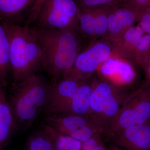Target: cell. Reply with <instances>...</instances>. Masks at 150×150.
<instances>
[{
    "label": "cell",
    "mask_w": 150,
    "mask_h": 150,
    "mask_svg": "<svg viewBox=\"0 0 150 150\" xmlns=\"http://www.w3.org/2000/svg\"><path fill=\"white\" fill-rule=\"evenodd\" d=\"M34 27L40 47L42 68L51 83H54L71 70L80 53L79 30Z\"/></svg>",
    "instance_id": "1"
},
{
    "label": "cell",
    "mask_w": 150,
    "mask_h": 150,
    "mask_svg": "<svg viewBox=\"0 0 150 150\" xmlns=\"http://www.w3.org/2000/svg\"><path fill=\"white\" fill-rule=\"evenodd\" d=\"M8 35L13 85L39 73L41 54L34 26L1 22Z\"/></svg>",
    "instance_id": "2"
},
{
    "label": "cell",
    "mask_w": 150,
    "mask_h": 150,
    "mask_svg": "<svg viewBox=\"0 0 150 150\" xmlns=\"http://www.w3.org/2000/svg\"><path fill=\"white\" fill-rule=\"evenodd\" d=\"M13 86L8 103L18 126L26 130L45 109L51 83L48 78L38 73Z\"/></svg>",
    "instance_id": "3"
},
{
    "label": "cell",
    "mask_w": 150,
    "mask_h": 150,
    "mask_svg": "<svg viewBox=\"0 0 150 150\" xmlns=\"http://www.w3.org/2000/svg\"><path fill=\"white\" fill-rule=\"evenodd\" d=\"M105 80H93L88 116L99 127L103 134L110 129L129 93Z\"/></svg>",
    "instance_id": "4"
},
{
    "label": "cell",
    "mask_w": 150,
    "mask_h": 150,
    "mask_svg": "<svg viewBox=\"0 0 150 150\" xmlns=\"http://www.w3.org/2000/svg\"><path fill=\"white\" fill-rule=\"evenodd\" d=\"M80 11L75 0H46L33 23L40 28L79 31Z\"/></svg>",
    "instance_id": "5"
},
{
    "label": "cell",
    "mask_w": 150,
    "mask_h": 150,
    "mask_svg": "<svg viewBox=\"0 0 150 150\" xmlns=\"http://www.w3.org/2000/svg\"><path fill=\"white\" fill-rule=\"evenodd\" d=\"M150 120V80L130 93L118 115L106 133L118 132Z\"/></svg>",
    "instance_id": "6"
},
{
    "label": "cell",
    "mask_w": 150,
    "mask_h": 150,
    "mask_svg": "<svg viewBox=\"0 0 150 150\" xmlns=\"http://www.w3.org/2000/svg\"><path fill=\"white\" fill-rule=\"evenodd\" d=\"M46 125L60 134L79 141L86 142L102 131L88 115L60 114L46 116Z\"/></svg>",
    "instance_id": "7"
},
{
    "label": "cell",
    "mask_w": 150,
    "mask_h": 150,
    "mask_svg": "<svg viewBox=\"0 0 150 150\" xmlns=\"http://www.w3.org/2000/svg\"><path fill=\"white\" fill-rule=\"evenodd\" d=\"M111 48L107 43L99 42L80 52L71 70L64 78L86 80L110 58Z\"/></svg>",
    "instance_id": "8"
},
{
    "label": "cell",
    "mask_w": 150,
    "mask_h": 150,
    "mask_svg": "<svg viewBox=\"0 0 150 150\" xmlns=\"http://www.w3.org/2000/svg\"><path fill=\"white\" fill-rule=\"evenodd\" d=\"M103 136L122 150H150V120Z\"/></svg>",
    "instance_id": "9"
},
{
    "label": "cell",
    "mask_w": 150,
    "mask_h": 150,
    "mask_svg": "<svg viewBox=\"0 0 150 150\" xmlns=\"http://www.w3.org/2000/svg\"><path fill=\"white\" fill-rule=\"evenodd\" d=\"M84 81L66 77L51 83L48 101L44 110L47 115L64 114Z\"/></svg>",
    "instance_id": "10"
},
{
    "label": "cell",
    "mask_w": 150,
    "mask_h": 150,
    "mask_svg": "<svg viewBox=\"0 0 150 150\" xmlns=\"http://www.w3.org/2000/svg\"><path fill=\"white\" fill-rule=\"evenodd\" d=\"M98 69L108 82L121 89L134 82L137 78L136 70L130 63L112 57L103 63Z\"/></svg>",
    "instance_id": "11"
},
{
    "label": "cell",
    "mask_w": 150,
    "mask_h": 150,
    "mask_svg": "<svg viewBox=\"0 0 150 150\" xmlns=\"http://www.w3.org/2000/svg\"><path fill=\"white\" fill-rule=\"evenodd\" d=\"M79 20V30L89 36H101L108 28V14L95 9L80 8Z\"/></svg>",
    "instance_id": "12"
},
{
    "label": "cell",
    "mask_w": 150,
    "mask_h": 150,
    "mask_svg": "<svg viewBox=\"0 0 150 150\" xmlns=\"http://www.w3.org/2000/svg\"><path fill=\"white\" fill-rule=\"evenodd\" d=\"M37 0H0V21L22 24Z\"/></svg>",
    "instance_id": "13"
},
{
    "label": "cell",
    "mask_w": 150,
    "mask_h": 150,
    "mask_svg": "<svg viewBox=\"0 0 150 150\" xmlns=\"http://www.w3.org/2000/svg\"><path fill=\"white\" fill-rule=\"evenodd\" d=\"M18 126L4 92L0 95V150L4 149L8 144Z\"/></svg>",
    "instance_id": "14"
},
{
    "label": "cell",
    "mask_w": 150,
    "mask_h": 150,
    "mask_svg": "<svg viewBox=\"0 0 150 150\" xmlns=\"http://www.w3.org/2000/svg\"><path fill=\"white\" fill-rule=\"evenodd\" d=\"M86 80L80 86L63 114L88 115L90 109L93 80Z\"/></svg>",
    "instance_id": "15"
},
{
    "label": "cell",
    "mask_w": 150,
    "mask_h": 150,
    "mask_svg": "<svg viewBox=\"0 0 150 150\" xmlns=\"http://www.w3.org/2000/svg\"><path fill=\"white\" fill-rule=\"evenodd\" d=\"M140 15L125 6L114 10L108 14V31L111 34H117L128 29L138 21Z\"/></svg>",
    "instance_id": "16"
},
{
    "label": "cell",
    "mask_w": 150,
    "mask_h": 150,
    "mask_svg": "<svg viewBox=\"0 0 150 150\" xmlns=\"http://www.w3.org/2000/svg\"><path fill=\"white\" fill-rule=\"evenodd\" d=\"M11 73L10 62V45L8 35L6 28L0 22V83H6L9 74Z\"/></svg>",
    "instance_id": "17"
},
{
    "label": "cell",
    "mask_w": 150,
    "mask_h": 150,
    "mask_svg": "<svg viewBox=\"0 0 150 150\" xmlns=\"http://www.w3.org/2000/svg\"><path fill=\"white\" fill-rule=\"evenodd\" d=\"M51 138L53 150H81L82 143L71 137L60 134L48 125L43 127Z\"/></svg>",
    "instance_id": "18"
},
{
    "label": "cell",
    "mask_w": 150,
    "mask_h": 150,
    "mask_svg": "<svg viewBox=\"0 0 150 150\" xmlns=\"http://www.w3.org/2000/svg\"><path fill=\"white\" fill-rule=\"evenodd\" d=\"M25 150H53L51 138L43 129L30 138Z\"/></svg>",
    "instance_id": "19"
},
{
    "label": "cell",
    "mask_w": 150,
    "mask_h": 150,
    "mask_svg": "<svg viewBox=\"0 0 150 150\" xmlns=\"http://www.w3.org/2000/svg\"><path fill=\"white\" fill-rule=\"evenodd\" d=\"M150 49V34L145 33L136 44L133 51L137 64L141 66Z\"/></svg>",
    "instance_id": "20"
},
{
    "label": "cell",
    "mask_w": 150,
    "mask_h": 150,
    "mask_svg": "<svg viewBox=\"0 0 150 150\" xmlns=\"http://www.w3.org/2000/svg\"><path fill=\"white\" fill-rule=\"evenodd\" d=\"M145 33L139 25L131 26L125 31L123 35L124 40L129 46H131L133 52L136 44Z\"/></svg>",
    "instance_id": "21"
},
{
    "label": "cell",
    "mask_w": 150,
    "mask_h": 150,
    "mask_svg": "<svg viewBox=\"0 0 150 150\" xmlns=\"http://www.w3.org/2000/svg\"><path fill=\"white\" fill-rule=\"evenodd\" d=\"M80 8H97L103 6H111L116 0H75Z\"/></svg>",
    "instance_id": "22"
},
{
    "label": "cell",
    "mask_w": 150,
    "mask_h": 150,
    "mask_svg": "<svg viewBox=\"0 0 150 150\" xmlns=\"http://www.w3.org/2000/svg\"><path fill=\"white\" fill-rule=\"evenodd\" d=\"M125 7L140 14L150 8V0H126Z\"/></svg>",
    "instance_id": "23"
},
{
    "label": "cell",
    "mask_w": 150,
    "mask_h": 150,
    "mask_svg": "<svg viewBox=\"0 0 150 150\" xmlns=\"http://www.w3.org/2000/svg\"><path fill=\"white\" fill-rule=\"evenodd\" d=\"M104 144L102 133H97L86 142L82 143L81 150H93Z\"/></svg>",
    "instance_id": "24"
},
{
    "label": "cell",
    "mask_w": 150,
    "mask_h": 150,
    "mask_svg": "<svg viewBox=\"0 0 150 150\" xmlns=\"http://www.w3.org/2000/svg\"><path fill=\"white\" fill-rule=\"evenodd\" d=\"M138 21L145 33L150 34V8L140 14Z\"/></svg>",
    "instance_id": "25"
},
{
    "label": "cell",
    "mask_w": 150,
    "mask_h": 150,
    "mask_svg": "<svg viewBox=\"0 0 150 150\" xmlns=\"http://www.w3.org/2000/svg\"><path fill=\"white\" fill-rule=\"evenodd\" d=\"M45 1L46 0H37L36 1V2H35L25 24L30 25L33 23L36 17H37L38 13L40 7Z\"/></svg>",
    "instance_id": "26"
},
{
    "label": "cell",
    "mask_w": 150,
    "mask_h": 150,
    "mask_svg": "<svg viewBox=\"0 0 150 150\" xmlns=\"http://www.w3.org/2000/svg\"><path fill=\"white\" fill-rule=\"evenodd\" d=\"M141 67L144 71L147 80H150V49L142 62Z\"/></svg>",
    "instance_id": "27"
},
{
    "label": "cell",
    "mask_w": 150,
    "mask_h": 150,
    "mask_svg": "<svg viewBox=\"0 0 150 150\" xmlns=\"http://www.w3.org/2000/svg\"><path fill=\"white\" fill-rule=\"evenodd\" d=\"M93 150H108V146L105 145V144L100 145L96 149Z\"/></svg>",
    "instance_id": "28"
},
{
    "label": "cell",
    "mask_w": 150,
    "mask_h": 150,
    "mask_svg": "<svg viewBox=\"0 0 150 150\" xmlns=\"http://www.w3.org/2000/svg\"><path fill=\"white\" fill-rule=\"evenodd\" d=\"M108 150H122L111 144H109V145H108Z\"/></svg>",
    "instance_id": "29"
},
{
    "label": "cell",
    "mask_w": 150,
    "mask_h": 150,
    "mask_svg": "<svg viewBox=\"0 0 150 150\" xmlns=\"http://www.w3.org/2000/svg\"><path fill=\"white\" fill-rule=\"evenodd\" d=\"M4 93L1 87V85H0V95L2 93Z\"/></svg>",
    "instance_id": "30"
}]
</instances>
